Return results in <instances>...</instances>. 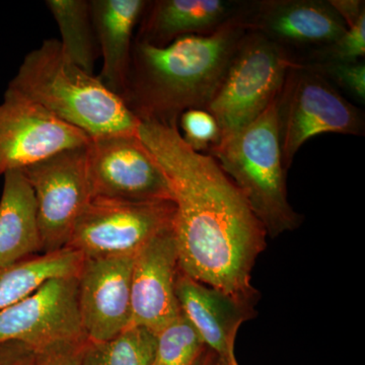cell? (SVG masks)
Instances as JSON below:
<instances>
[{"instance_id": "cell-1", "label": "cell", "mask_w": 365, "mask_h": 365, "mask_svg": "<svg viewBox=\"0 0 365 365\" xmlns=\"http://www.w3.org/2000/svg\"><path fill=\"white\" fill-rule=\"evenodd\" d=\"M138 136L172 190L180 270L254 304L252 270L267 234L246 198L215 158L185 143L178 124L141 122Z\"/></svg>"}, {"instance_id": "cell-2", "label": "cell", "mask_w": 365, "mask_h": 365, "mask_svg": "<svg viewBox=\"0 0 365 365\" xmlns=\"http://www.w3.org/2000/svg\"><path fill=\"white\" fill-rule=\"evenodd\" d=\"M247 31L239 20L163 47L134 40L125 104L139 121L163 124H178L188 110L207 109Z\"/></svg>"}, {"instance_id": "cell-3", "label": "cell", "mask_w": 365, "mask_h": 365, "mask_svg": "<svg viewBox=\"0 0 365 365\" xmlns=\"http://www.w3.org/2000/svg\"><path fill=\"white\" fill-rule=\"evenodd\" d=\"M7 88L33 101L91 139L138 135L141 122L123 98L110 91L98 76L73 63L59 40L46 39L26 54Z\"/></svg>"}, {"instance_id": "cell-4", "label": "cell", "mask_w": 365, "mask_h": 365, "mask_svg": "<svg viewBox=\"0 0 365 365\" xmlns=\"http://www.w3.org/2000/svg\"><path fill=\"white\" fill-rule=\"evenodd\" d=\"M276 98L256 120L208 153L241 191L271 237L297 230L304 218L288 201Z\"/></svg>"}, {"instance_id": "cell-5", "label": "cell", "mask_w": 365, "mask_h": 365, "mask_svg": "<svg viewBox=\"0 0 365 365\" xmlns=\"http://www.w3.org/2000/svg\"><path fill=\"white\" fill-rule=\"evenodd\" d=\"M278 134L285 169L309 139L324 133L364 136L365 116L312 67L294 64L288 69L276 98Z\"/></svg>"}, {"instance_id": "cell-6", "label": "cell", "mask_w": 365, "mask_h": 365, "mask_svg": "<svg viewBox=\"0 0 365 365\" xmlns=\"http://www.w3.org/2000/svg\"><path fill=\"white\" fill-rule=\"evenodd\" d=\"M294 64L279 47L247 31L206 109L217 122L220 141L266 111Z\"/></svg>"}, {"instance_id": "cell-7", "label": "cell", "mask_w": 365, "mask_h": 365, "mask_svg": "<svg viewBox=\"0 0 365 365\" xmlns=\"http://www.w3.org/2000/svg\"><path fill=\"white\" fill-rule=\"evenodd\" d=\"M175 215L174 201L132 202L97 197L79 216L66 248L85 259L134 257L174 227Z\"/></svg>"}, {"instance_id": "cell-8", "label": "cell", "mask_w": 365, "mask_h": 365, "mask_svg": "<svg viewBox=\"0 0 365 365\" xmlns=\"http://www.w3.org/2000/svg\"><path fill=\"white\" fill-rule=\"evenodd\" d=\"M21 172L35 196L43 254L66 248L74 225L93 199L88 145L61 151Z\"/></svg>"}, {"instance_id": "cell-9", "label": "cell", "mask_w": 365, "mask_h": 365, "mask_svg": "<svg viewBox=\"0 0 365 365\" xmlns=\"http://www.w3.org/2000/svg\"><path fill=\"white\" fill-rule=\"evenodd\" d=\"M244 24L304 64L347 30L329 0H251Z\"/></svg>"}, {"instance_id": "cell-10", "label": "cell", "mask_w": 365, "mask_h": 365, "mask_svg": "<svg viewBox=\"0 0 365 365\" xmlns=\"http://www.w3.org/2000/svg\"><path fill=\"white\" fill-rule=\"evenodd\" d=\"M88 170L93 198L173 201L168 178L138 135L91 138Z\"/></svg>"}, {"instance_id": "cell-11", "label": "cell", "mask_w": 365, "mask_h": 365, "mask_svg": "<svg viewBox=\"0 0 365 365\" xmlns=\"http://www.w3.org/2000/svg\"><path fill=\"white\" fill-rule=\"evenodd\" d=\"M83 131L7 88L0 104V175L23 170L71 148L88 145Z\"/></svg>"}, {"instance_id": "cell-12", "label": "cell", "mask_w": 365, "mask_h": 365, "mask_svg": "<svg viewBox=\"0 0 365 365\" xmlns=\"http://www.w3.org/2000/svg\"><path fill=\"white\" fill-rule=\"evenodd\" d=\"M88 339L78 307V277L48 280L0 311V345L21 342L34 351L63 341Z\"/></svg>"}, {"instance_id": "cell-13", "label": "cell", "mask_w": 365, "mask_h": 365, "mask_svg": "<svg viewBox=\"0 0 365 365\" xmlns=\"http://www.w3.org/2000/svg\"><path fill=\"white\" fill-rule=\"evenodd\" d=\"M134 257L85 259L78 281V307L86 338L112 339L131 327Z\"/></svg>"}, {"instance_id": "cell-14", "label": "cell", "mask_w": 365, "mask_h": 365, "mask_svg": "<svg viewBox=\"0 0 365 365\" xmlns=\"http://www.w3.org/2000/svg\"><path fill=\"white\" fill-rule=\"evenodd\" d=\"M179 256L174 227L158 235L134 256L131 327L157 335L181 314L176 295Z\"/></svg>"}, {"instance_id": "cell-15", "label": "cell", "mask_w": 365, "mask_h": 365, "mask_svg": "<svg viewBox=\"0 0 365 365\" xmlns=\"http://www.w3.org/2000/svg\"><path fill=\"white\" fill-rule=\"evenodd\" d=\"M251 0H153L148 1L134 40L157 47L180 37L209 35L244 20Z\"/></svg>"}, {"instance_id": "cell-16", "label": "cell", "mask_w": 365, "mask_h": 365, "mask_svg": "<svg viewBox=\"0 0 365 365\" xmlns=\"http://www.w3.org/2000/svg\"><path fill=\"white\" fill-rule=\"evenodd\" d=\"M176 295L181 313L220 359L235 356V341L242 323L253 318L254 304L235 299L179 271Z\"/></svg>"}, {"instance_id": "cell-17", "label": "cell", "mask_w": 365, "mask_h": 365, "mask_svg": "<svg viewBox=\"0 0 365 365\" xmlns=\"http://www.w3.org/2000/svg\"><path fill=\"white\" fill-rule=\"evenodd\" d=\"M148 0H91V18L103 58L100 78L122 98L130 67L134 31Z\"/></svg>"}, {"instance_id": "cell-18", "label": "cell", "mask_w": 365, "mask_h": 365, "mask_svg": "<svg viewBox=\"0 0 365 365\" xmlns=\"http://www.w3.org/2000/svg\"><path fill=\"white\" fill-rule=\"evenodd\" d=\"M0 198V268L42 252L32 187L21 170L4 175Z\"/></svg>"}, {"instance_id": "cell-19", "label": "cell", "mask_w": 365, "mask_h": 365, "mask_svg": "<svg viewBox=\"0 0 365 365\" xmlns=\"http://www.w3.org/2000/svg\"><path fill=\"white\" fill-rule=\"evenodd\" d=\"M83 261L78 252L64 248L0 268V311L33 294L48 280L78 277Z\"/></svg>"}, {"instance_id": "cell-20", "label": "cell", "mask_w": 365, "mask_h": 365, "mask_svg": "<svg viewBox=\"0 0 365 365\" xmlns=\"http://www.w3.org/2000/svg\"><path fill=\"white\" fill-rule=\"evenodd\" d=\"M46 6L58 26L59 41L66 56L93 74L100 50L88 0H47Z\"/></svg>"}, {"instance_id": "cell-21", "label": "cell", "mask_w": 365, "mask_h": 365, "mask_svg": "<svg viewBox=\"0 0 365 365\" xmlns=\"http://www.w3.org/2000/svg\"><path fill=\"white\" fill-rule=\"evenodd\" d=\"M155 335L139 327H130L112 339L86 341L81 365H153Z\"/></svg>"}, {"instance_id": "cell-22", "label": "cell", "mask_w": 365, "mask_h": 365, "mask_svg": "<svg viewBox=\"0 0 365 365\" xmlns=\"http://www.w3.org/2000/svg\"><path fill=\"white\" fill-rule=\"evenodd\" d=\"M153 365H195L207 349L195 328L181 313L155 335Z\"/></svg>"}, {"instance_id": "cell-23", "label": "cell", "mask_w": 365, "mask_h": 365, "mask_svg": "<svg viewBox=\"0 0 365 365\" xmlns=\"http://www.w3.org/2000/svg\"><path fill=\"white\" fill-rule=\"evenodd\" d=\"M182 140L197 153H206L220 141V131L215 118L202 109L182 113L178 121Z\"/></svg>"}, {"instance_id": "cell-24", "label": "cell", "mask_w": 365, "mask_h": 365, "mask_svg": "<svg viewBox=\"0 0 365 365\" xmlns=\"http://www.w3.org/2000/svg\"><path fill=\"white\" fill-rule=\"evenodd\" d=\"M312 67L348 100L365 103V62L302 64Z\"/></svg>"}, {"instance_id": "cell-25", "label": "cell", "mask_w": 365, "mask_h": 365, "mask_svg": "<svg viewBox=\"0 0 365 365\" xmlns=\"http://www.w3.org/2000/svg\"><path fill=\"white\" fill-rule=\"evenodd\" d=\"M364 56L365 16L348 26L339 39L304 64L353 63L364 60Z\"/></svg>"}, {"instance_id": "cell-26", "label": "cell", "mask_w": 365, "mask_h": 365, "mask_svg": "<svg viewBox=\"0 0 365 365\" xmlns=\"http://www.w3.org/2000/svg\"><path fill=\"white\" fill-rule=\"evenodd\" d=\"M86 341H63L35 352L34 365H81Z\"/></svg>"}, {"instance_id": "cell-27", "label": "cell", "mask_w": 365, "mask_h": 365, "mask_svg": "<svg viewBox=\"0 0 365 365\" xmlns=\"http://www.w3.org/2000/svg\"><path fill=\"white\" fill-rule=\"evenodd\" d=\"M329 1L340 14L347 28L354 25L360 18L365 16L364 0H329Z\"/></svg>"}, {"instance_id": "cell-28", "label": "cell", "mask_w": 365, "mask_h": 365, "mask_svg": "<svg viewBox=\"0 0 365 365\" xmlns=\"http://www.w3.org/2000/svg\"><path fill=\"white\" fill-rule=\"evenodd\" d=\"M35 353L32 348L23 343L7 342L0 345V365H16Z\"/></svg>"}, {"instance_id": "cell-29", "label": "cell", "mask_w": 365, "mask_h": 365, "mask_svg": "<svg viewBox=\"0 0 365 365\" xmlns=\"http://www.w3.org/2000/svg\"><path fill=\"white\" fill-rule=\"evenodd\" d=\"M195 365H216V355L207 348Z\"/></svg>"}, {"instance_id": "cell-30", "label": "cell", "mask_w": 365, "mask_h": 365, "mask_svg": "<svg viewBox=\"0 0 365 365\" xmlns=\"http://www.w3.org/2000/svg\"><path fill=\"white\" fill-rule=\"evenodd\" d=\"M216 365H239L235 356L228 357V359H220L216 356Z\"/></svg>"}, {"instance_id": "cell-31", "label": "cell", "mask_w": 365, "mask_h": 365, "mask_svg": "<svg viewBox=\"0 0 365 365\" xmlns=\"http://www.w3.org/2000/svg\"><path fill=\"white\" fill-rule=\"evenodd\" d=\"M34 359H35V353H33V354H31L30 356L26 357V359L21 360V361L16 365H34Z\"/></svg>"}]
</instances>
